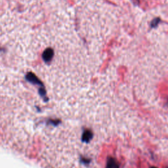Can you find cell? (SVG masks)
Listing matches in <instances>:
<instances>
[{
	"label": "cell",
	"mask_w": 168,
	"mask_h": 168,
	"mask_svg": "<svg viewBox=\"0 0 168 168\" xmlns=\"http://www.w3.org/2000/svg\"><path fill=\"white\" fill-rule=\"evenodd\" d=\"M54 55V51L51 48H48L46 50L44 51V52L43 53L42 58L44 59V61L45 62H50L51 59H53Z\"/></svg>",
	"instance_id": "obj_1"
},
{
	"label": "cell",
	"mask_w": 168,
	"mask_h": 168,
	"mask_svg": "<svg viewBox=\"0 0 168 168\" xmlns=\"http://www.w3.org/2000/svg\"><path fill=\"white\" fill-rule=\"evenodd\" d=\"M26 79H27V81H28L33 84L43 85L41 81L38 78V77H37L36 75H34V74L32 72H29L27 74L26 76Z\"/></svg>",
	"instance_id": "obj_2"
},
{
	"label": "cell",
	"mask_w": 168,
	"mask_h": 168,
	"mask_svg": "<svg viewBox=\"0 0 168 168\" xmlns=\"http://www.w3.org/2000/svg\"><path fill=\"white\" fill-rule=\"evenodd\" d=\"M107 168H119V166L114 159L110 158L108 160Z\"/></svg>",
	"instance_id": "obj_3"
},
{
	"label": "cell",
	"mask_w": 168,
	"mask_h": 168,
	"mask_svg": "<svg viewBox=\"0 0 168 168\" xmlns=\"http://www.w3.org/2000/svg\"><path fill=\"white\" fill-rule=\"evenodd\" d=\"M92 138V133L89 132H86L84 133L83 135V140L85 141H89Z\"/></svg>",
	"instance_id": "obj_4"
},
{
	"label": "cell",
	"mask_w": 168,
	"mask_h": 168,
	"mask_svg": "<svg viewBox=\"0 0 168 168\" xmlns=\"http://www.w3.org/2000/svg\"><path fill=\"white\" fill-rule=\"evenodd\" d=\"M160 18H155L154 19H153L151 22V27L155 28L158 26V24L160 23Z\"/></svg>",
	"instance_id": "obj_5"
},
{
	"label": "cell",
	"mask_w": 168,
	"mask_h": 168,
	"mask_svg": "<svg viewBox=\"0 0 168 168\" xmlns=\"http://www.w3.org/2000/svg\"><path fill=\"white\" fill-rule=\"evenodd\" d=\"M39 94H40L41 96H44L45 95V89L43 87L39 89Z\"/></svg>",
	"instance_id": "obj_6"
},
{
	"label": "cell",
	"mask_w": 168,
	"mask_h": 168,
	"mask_svg": "<svg viewBox=\"0 0 168 168\" xmlns=\"http://www.w3.org/2000/svg\"><path fill=\"white\" fill-rule=\"evenodd\" d=\"M150 168H157V167H151Z\"/></svg>",
	"instance_id": "obj_7"
}]
</instances>
